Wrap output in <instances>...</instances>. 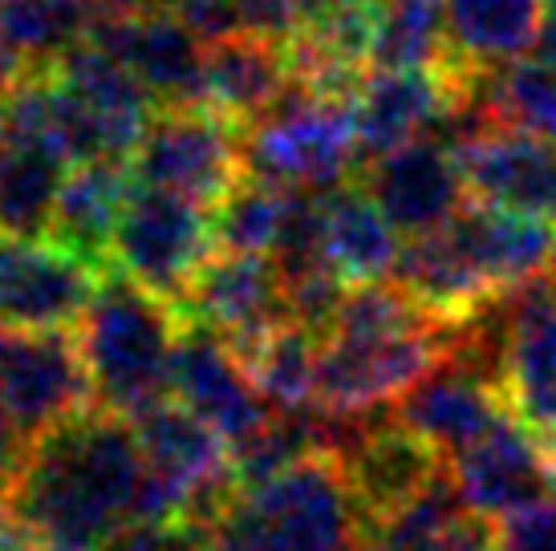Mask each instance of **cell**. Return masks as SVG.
Instances as JSON below:
<instances>
[{"label": "cell", "instance_id": "obj_17", "mask_svg": "<svg viewBox=\"0 0 556 551\" xmlns=\"http://www.w3.org/2000/svg\"><path fill=\"white\" fill-rule=\"evenodd\" d=\"M455 154L476 203L556 223V142L508 126H483L467 134Z\"/></svg>", "mask_w": 556, "mask_h": 551}, {"label": "cell", "instance_id": "obj_28", "mask_svg": "<svg viewBox=\"0 0 556 551\" xmlns=\"http://www.w3.org/2000/svg\"><path fill=\"white\" fill-rule=\"evenodd\" d=\"M86 0H0V62L13 74L58 65L93 29Z\"/></svg>", "mask_w": 556, "mask_h": 551}, {"label": "cell", "instance_id": "obj_35", "mask_svg": "<svg viewBox=\"0 0 556 551\" xmlns=\"http://www.w3.org/2000/svg\"><path fill=\"white\" fill-rule=\"evenodd\" d=\"M439 551H495V520H483L476 511H467Z\"/></svg>", "mask_w": 556, "mask_h": 551}, {"label": "cell", "instance_id": "obj_10", "mask_svg": "<svg viewBox=\"0 0 556 551\" xmlns=\"http://www.w3.org/2000/svg\"><path fill=\"white\" fill-rule=\"evenodd\" d=\"M175 308L187 324L212 329L232 349L252 345L280 321H293L289 296H285V272L273 256H261V252H216L195 272Z\"/></svg>", "mask_w": 556, "mask_h": 551}, {"label": "cell", "instance_id": "obj_20", "mask_svg": "<svg viewBox=\"0 0 556 551\" xmlns=\"http://www.w3.org/2000/svg\"><path fill=\"white\" fill-rule=\"evenodd\" d=\"M394 284H402L418 305L451 324L476 317L479 308H488L500 296L459 215L402 244Z\"/></svg>", "mask_w": 556, "mask_h": 551}, {"label": "cell", "instance_id": "obj_2", "mask_svg": "<svg viewBox=\"0 0 556 551\" xmlns=\"http://www.w3.org/2000/svg\"><path fill=\"white\" fill-rule=\"evenodd\" d=\"M187 321L159 292L123 272H106L98 296L78 321L81 361L93 385V406L123 418L170 398V369Z\"/></svg>", "mask_w": 556, "mask_h": 551}, {"label": "cell", "instance_id": "obj_40", "mask_svg": "<svg viewBox=\"0 0 556 551\" xmlns=\"http://www.w3.org/2000/svg\"><path fill=\"white\" fill-rule=\"evenodd\" d=\"M13 81H16V74L0 62V138H4V123H9V98H13Z\"/></svg>", "mask_w": 556, "mask_h": 551}, {"label": "cell", "instance_id": "obj_3", "mask_svg": "<svg viewBox=\"0 0 556 551\" xmlns=\"http://www.w3.org/2000/svg\"><path fill=\"white\" fill-rule=\"evenodd\" d=\"M219 551H366V520L333 450L244 487L219 520Z\"/></svg>", "mask_w": 556, "mask_h": 551}, {"label": "cell", "instance_id": "obj_8", "mask_svg": "<svg viewBox=\"0 0 556 551\" xmlns=\"http://www.w3.org/2000/svg\"><path fill=\"white\" fill-rule=\"evenodd\" d=\"M102 280L106 268L70 252L53 235L0 231V329H78Z\"/></svg>", "mask_w": 556, "mask_h": 551}, {"label": "cell", "instance_id": "obj_16", "mask_svg": "<svg viewBox=\"0 0 556 551\" xmlns=\"http://www.w3.org/2000/svg\"><path fill=\"white\" fill-rule=\"evenodd\" d=\"M500 389L541 438L556 434V276L504 296Z\"/></svg>", "mask_w": 556, "mask_h": 551}, {"label": "cell", "instance_id": "obj_32", "mask_svg": "<svg viewBox=\"0 0 556 551\" xmlns=\"http://www.w3.org/2000/svg\"><path fill=\"white\" fill-rule=\"evenodd\" d=\"M447 62V0H382L374 69H431Z\"/></svg>", "mask_w": 556, "mask_h": 551}, {"label": "cell", "instance_id": "obj_7", "mask_svg": "<svg viewBox=\"0 0 556 551\" xmlns=\"http://www.w3.org/2000/svg\"><path fill=\"white\" fill-rule=\"evenodd\" d=\"M135 179L216 212V203L244 179V130L207 106L159 110L139 151L130 154Z\"/></svg>", "mask_w": 556, "mask_h": 551}, {"label": "cell", "instance_id": "obj_15", "mask_svg": "<svg viewBox=\"0 0 556 551\" xmlns=\"http://www.w3.org/2000/svg\"><path fill=\"white\" fill-rule=\"evenodd\" d=\"M350 106L362 158H382L447 123L459 106V74L447 62L431 69H370Z\"/></svg>", "mask_w": 556, "mask_h": 551}, {"label": "cell", "instance_id": "obj_14", "mask_svg": "<svg viewBox=\"0 0 556 551\" xmlns=\"http://www.w3.org/2000/svg\"><path fill=\"white\" fill-rule=\"evenodd\" d=\"M362 187L406 240L443 228L467 207L459 154L443 134L415 138L382 158H370Z\"/></svg>", "mask_w": 556, "mask_h": 551}, {"label": "cell", "instance_id": "obj_38", "mask_svg": "<svg viewBox=\"0 0 556 551\" xmlns=\"http://www.w3.org/2000/svg\"><path fill=\"white\" fill-rule=\"evenodd\" d=\"M98 16H114V13H142V9H167L170 0H86Z\"/></svg>", "mask_w": 556, "mask_h": 551}, {"label": "cell", "instance_id": "obj_19", "mask_svg": "<svg viewBox=\"0 0 556 551\" xmlns=\"http://www.w3.org/2000/svg\"><path fill=\"white\" fill-rule=\"evenodd\" d=\"M70 170L74 163L62 142L21 98H9V123L0 138V231L49 235Z\"/></svg>", "mask_w": 556, "mask_h": 551}, {"label": "cell", "instance_id": "obj_12", "mask_svg": "<svg viewBox=\"0 0 556 551\" xmlns=\"http://www.w3.org/2000/svg\"><path fill=\"white\" fill-rule=\"evenodd\" d=\"M170 398L200 413L232 450L252 443L277 413L252 385L232 345L203 324H187L179 337L175 369H170Z\"/></svg>", "mask_w": 556, "mask_h": 551}, {"label": "cell", "instance_id": "obj_6", "mask_svg": "<svg viewBox=\"0 0 556 551\" xmlns=\"http://www.w3.org/2000/svg\"><path fill=\"white\" fill-rule=\"evenodd\" d=\"M216 252V228L207 207L135 179L110 244L114 272L130 276L135 284L175 305Z\"/></svg>", "mask_w": 556, "mask_h": 551}, {"label": "cell", "instance_id": "obj_9", "mask_svg": "<svg viewBox=\"0 0 556 551\" xmlns=\"http://www.w3.org/2000/svg\"><path fill=\"white\" fill-rule=\"evenodd\" d=\"M0 401L29 446L62 426L65 418L90 410L93 385L81 361L78 333L0 329Z\"/></svg>", "mask_w": 556, "mask_h": 551}, {"label": "cell", "instance_id": "obj_31", "mask_svg": "<svg viewBox=\"0 0 556 551\" xmlns=\"http://www.w3.org/2000/svg\"><path fill=\"white\" fill-rule=\"evenodd\" d=\"M289 203H293V187L268 183L248 175L216 203L212 212V228H216L219 252H261L273 256L280 244V231L289 219Z\"/></svg>", "mask_w": 556, "mask_h": 551}, {"label": "cell", "instance_id": "obj_37", "mask_svg": "<svg viewBox=\"0 0 556 551\" xmlns=\"http://www.w3.org/2000/svg\"><path fill=\"white\" fill-rule=\"evenodd\" d=\"M98 551H155V543H151V531H147V523H135V527L118 531V536L110 539V543H102Z\"/></svg>", "mask_w": 556, "mask_h": 551}, {"label": "cell", "instance_id": "obj_22", "mask_svg": "<svg viewBox=\"0 0 556 551\" xmlns=\"http://www.w3.org/2000/svg\"><path fill=\"white\" fill-rule=\"evenodd\" d=\"M296 81L293 57L285 41L264 37H228L203 53V93L200 106L219 114L224 123L248 130L277 106Z\"/></svg>", "mask_w": 556, "mask_h": 551}, {"label": "cell", "instance_id": "obj_23", "mask_svg": "<svg viewBox=\"0 0 556 551\" xmlns=\"http://www.w3.org/2000/svg\"><path fill=\"white\" fill-rule=\"evenodd\" d=\"M135 191V170L130 158H93L78 163L65 175V187L58 195V212L49 223V235L70 252L86 256L90 264L106 268L114 228L123 215L126 200ZM110 272V268H106Z\"/></svg>", "mask_w": 556, "mask_h": 551}, {"label": "cell", "instance_id": "obj_5", "mask_svg": "<svg viewBox=\"0 0 556 551\" xmlns=\"http://www.w3.org/2000/svg\"><path fill=\"white\" fill-rule=\"evenodd\" d=\"M354 106L293 81L289 93L244 130V170L293 191H333L357 167Z\"/></svg>", "mask_w": 556, "mask_h": 551}, {"label": "cell", "instance_id": "obj_43", "mask_svg": "<svg viewBox=\"0 0 556 551\" xmlns=\"http://www.w3.org/2000/svg\"><path fill=\"white\" fill-rule=\"evenodd\" d=\"M553 276H556V260H553Z\"/></svg>", "mask_w": 556, "mask_h": 551}, {"label": "cell", "instance_id": "obj_26", "mask_svg": "<svg viewBox=\"0 0 556 551\" xmlns=\"http://www.w3.org/2000/svg\"><path fill=\"white\" fill-rule=\"evenodd\" d=\"M459 219H464L467 235H471L500 296L548 276L556 260V228L548 219L500 212V207H483V203L464 207Z\"/></svg>", "mask_w": 556, "mask_h": 551}, {"label": "cell", "instance_id": "obj_33", "mask_svg": "<svg viewBox=\"0 0 556 551\" xmlns=\"http://www.w3.org/2000/svg\"><path fill=\"white\" fill-rule=\"evenodd\" d=\"M495 551H556V495L500 520Z\"/></svg>", "mask_w": 556, "mask_h": 551}, {"label": "cell", "instance_id": "obj_44", "mask_svg": "<svg viewBox=\"0 0 556 551\" xmlns=\"http://www.w3.org/2000/svg\"><path fill=\"white\" fill-rule=\"evenodd\" d=\"M548 4H556V0H548Z\"/></svg>", "mask_w": 556, "mask_h": 551}, {"label": "cell", "instance_id": "obj_24", "mask_svg": "<svg viewBox=\"0 0 556 551\" xmlns=\"http://www.w3.org/2000/svg\"><path fill=\"white\" fill-rule=\"evenodd\" d=\"M455 65V62H451ZM459 93L483 123L556 142V69L541 57L500 65H455Z\"/></svg>", "mask_w": 556, "mask_h": 551}, {"label": "cell", "instance_id": "obj_36", "mask_svg": "<svg viewBox=\"0 0 556 551\" xmlns=\"http://www.w3.org/2000/svg\"><path fill=\"white\" fill-rule=\"evenodd\" d=\"M0 551H46L41 539L29 531V523L21 520L9 503H0Z\"/></svg>", "mask_w": 556, "mask_h": 551}, {"label": "cell", "instance_id": "obj_18", "mask_svg": "<svg viewBox=\"0 0 556 551\" xmlns=\"http://www.w3.org/2000/svg\"><path fill=\"white\" fill-rule=\"evenodd\" d=\"M508 410L511 406L500 382L459 357H443L422 382L394 401V418L406 430H415L418 438H427L443 459L488 434Z\"/></svg>", "mask_w": 556, "mask_h": 551}, {"label": "cell", "instance_id": "obj_1", "mask_svg": "<svg viewBox=\"0 0 556 551\" xmlns=\"http://www.w3.org/2000/svg\"><path fill=\"white\" fill-rule=\"evenodd\" d=\"M142 483L147 459L135 422L90 406L29 446L9 507L46 551H98L139 523Z\"/></svg>", "mask_w": 556, "mask_h": 551}, {"label": "cell", "instance_id": "obj_11", "mask_svg": "<svg viewBox=\"0 0 556 551\" xmlns=\"http://www.w3.org/2000/svg\"><path fill=\"white\" fill-rule=\"evenodd\" d=\"M90 37L139 77L159 110L200 106L207 46L170 9L93 16Z\"/></svg>", "mask_w": 556, "mask_h": 551}, {"label": "cell", "instance_id": "obj_29", "mask_svg": "<svg viewBox=\"0 0 556 551\" xmlns=\"http://www.w3.org/2000/svg\"><path fill=\"white\" fill-rule=\"evenodd\" d=\"M244 373L261 389V398L280 413L309 410L313 385H317V357H321V333H313L296 321H280L244 349H232Z\"/></svg>", "mask_w": 556, "mask_h": 551}, {"label": "cell", "instance_id": "obj_4", "mask_svg": "<svg viewBox=\"0 0 556 551\" xmlns=\"http://www.w3.org/2000/svg\"><path fill=\"white\" fill-rule=\"evenodd\" d=\"M451 333V321L427 329H329L317 357L313 410L341 422L370 418L447 357Z\"/></svg>", "mask_w": 556, "mask_h": 551}, {"label": "cell", "instance_id": "obj_21", "mask_svg": "<svg viewBox=\"0 0 556 551\" xmlns=\"http://www.w3.org/2000/svg\"><path fill=\"white\" fill-rule=\"evenodd\" d=\"M345 483L354 490L362 520L370 527L402 503H410L418 490L427 487L447 462L427 438H418L415 430L394 422H366L350 443L338 450Z\"/></svg>", "mask_w": 556, "mask_h": 551}, {"label": "cell", "instance_id": "obj_42", "mask_svg": "<svg viewBox=\"0 0 556 551\" xmlns=\"http://www.w3.org/2000/svg\"><path fill=\"white\" fill-rule=\"evenodd\" d=\"M329 4H350V0H301V9H305V16L317 13V9H329Z\"/></svg>", "mask_w": 556, "mask_h": 551}, {"label": "cell", "instance_id": "obj_30", "mask_svg": "<svg viewBox=\"0 0 556 551\" xmlns=\"http://www.w3.org/2000/svg\"><path fill=\"white\" fill-rule=\"evenodd\" d=\"M471 507L451 478V466L418 490L410 503L366 527V551H439Z\"/></svg>", "mask_w": 556, "mask_h": 551}, {"label": "cell", "instance_id": "obj_27", "mask_svg": "<svg viewBox=\"0 0 556 551\" xmlns=\"http://www.w3.org/2000/svg\"><path fill=\"white\" fill-rule=\"evenodd\" d=\"M548 0H447V62L500 65L536 49Z\"/></svg>", "mask_w": 556, "mask_h": 551}, {"label": "cell", "instance_id": "obj_13", "mask_svg": "<svg viewBox=\"0 0 556 551\" xmlns=\"http://www.w3.org/2000/svg\"><path fill=\"white\" fill-rule=\"evenodd\" d=\"M447 466L464 503L483 520L500 523L541 499H553L541 434L511 410L471 446L451 454Z\"/></svg>", "mask_w": 556, "mask_h": 551}, {"label": "cell", "instance_id": "obj_39", "mask_svg": "<svg viewBox=\"0 0 556 551\" xmlns=\"http://www.w3.org/2000/svg\"><path fill=\"white\" fill-rule=\"evenodd\" d=\"M536 57L556 69V4H548V13H544V21H541V33H536Z\"/></svg>", "mask_w": 556, "mask_h": 551}, {"label": "cell", "instance_id": "obj_25", "mask_svg": "<svg viewBox=\"0 0 556 551\" xmlns=\"http://www.w3.org/2000/svg\"><path fill=\"white\" fill-rule=\"evenodd\" d=\"M402 231L370 200L366 187L325 191V260L354 289L394 276L402 256Z\"/></svg>", "mask_w": 556, "mask_h": 551}, {"label": "cell", "instance_id": "obj_41", "mask_svg": "<svg viewBox=\"0 0 556 551\" xmlns=\"http://www.w3.org/2000/svg\"><path fill=\"white\" fill-rule=\"evenodd\" d=\"M544 459H548V478H553V495H556V434L544 438Z\"/></svg>", "mask_w": 556, "mask_h": 551}, {"label": "cell", "instance_id": "obj_34", "mask_svg": "<svg viewBox=\"0 0 556 551\" xmlns=\"http://www.w3.org/2000/svg\"><path fill=\"white\" fill-rule=\"evenodd\" d=\"M25 454H29V443L21 438V430L13 426V418L0 401V503H9L16 475L25 466Z\"/></svg>", "mask_w": 556, "mask_h": 551}]
</instances>
